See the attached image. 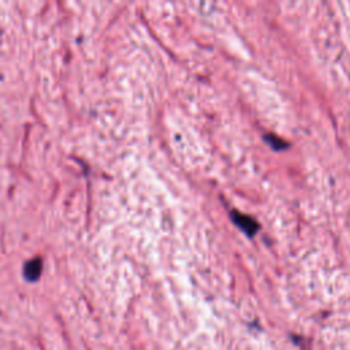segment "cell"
Returning <instances> with one entry per match:
<instances>
[{
  "instance_id": "1",
  "label": "cell",
  "mask_w": 350,
  "mask_h": 350,
  "mask_svg": "<svg viewBox=\"0 0 350 350\" xmlns=\"http://www.w3.org/2000/svg\"><path fill=\"white\" fill-rule=\"evenodd\" d=\"M231 219H233L234 225L240 227L241 230L245 234H248L249 237H253L259 231V223L255 219L250 218L245 213H241L238 211H231Z\"/></svg>"
},
{
  "instance_id": "2",
  "label": "cell",
  "mask_w": 350,
  "mask_h": 350,
  "mask_svg": "<svg viewBox=\"0 0 350 350\" xmlns=\"http://www.w3.org/2000/svg\"><path fill=\"white\" fill-rule=\"evenodd\" d=\"M265 140H267L268 144H270L274 149H277V151H282V149H286V148L289 146V144H287L286 141L280 140L278 136H275V134H267Z\"/></svg>"
}]
</instances>
